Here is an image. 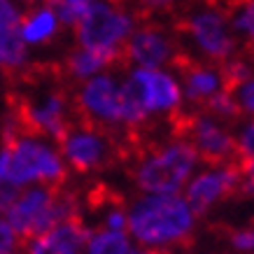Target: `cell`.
Instances as JSON below:
<instances>
[{
  "instance_id": "10",
  "label": "cell",
  "mask_w": 254,
  "mask_h": 254,
  "mask_svg": "<svg viewBox=\"0 0 254 254\" xmlns=\"http://www.w3.org/2000/svg\"><path fill=\"white\" fill-rule=\"evenodd\" d=\"M182 47L175 42L173 35L163 31L156 23H142L124 45V63H133V68L161 70L170 65L180 54Z\"/></svg>"
},
{
  "instance_id": "6",
  "label": "cell",
  "mask_w": 254,
  "mask_h": 254,
  "mask_svg": "<svg viewBox=\"0 0 254 254\" xmlns=\"http://www.w3.org/2000/svg\"><path fill=\"white\" fill-rule=\"evenodd\" d=\"M177 33H182L193 42L203 56V61L224 65L238 54V40L231 31V23L226 16V9L208 2L198 9H189L175 23Z\"/></svg>"
},
{
  "instance_id": "15",
  "label": "cell",
  "mask_w": 254,
  "mask_h": 254,
  "mask_svg": "<svg viewBox=\"0 0 254 254\" xmlns=\"http://www.w3.org/2000/svg\"><path fill=\"white\" fill-rule=\"evenodd\" d=\"M124 54H110V52H91V49H77L70 52L63 61V68H59L61 75L70 82H86V79L100 75L103 70L124 68Z\"/></svg>"
},
{
  "instance_id": "13",
  "label": "cell",
  "mask_w": 254,
  "mask_h": 254,
  "mask_svg": "<svg viewBox=\"0 0 254 254\" xmlns=\"http://www.w3.org/2000/svg\"><path fill=\"white\" fill-rule=\"evenodd\" d=\"M89 231L91 226H86L82 217H75L26 240L23 254H84Z\"/></svg>"
},
{
  "instance_id": "17",
  "label": "cell",
  "mask_w": 254,
  "mask_h": 254,
  "mask_svg": "<svg viewBox=\"0 0 254 254\" xmlns=\"http://www.w3.org/2000/svg\"><path fill=\"white\" fill-rule=\"evenodd\" d=\"M84 254H140V250L126 231H108L93 226L89 231Z\"/></svg>"
},
{
  "instance_id": "16",
  "label": "cell",
  "mask_w": 254,
  "mask_h": 254,
  "mask_svg": "<svg viewBox=\"0 0 254 254\" xmlns=\"http://www.w3.org/2000/svg\"><path fill=\"white\" fill-rule=\"evenodd\" d=\"M19 33H21L23 45H45L49 40L56 38L59 33V19L47 5L28 9L26 14H21V23H19Z\"/></svg>"
},
{
  "instance_id": "12",
  "label": "cell",
  "mask_w": 254,
  "mask_h": 254,
  "mask_svg": "<svg viewBox=\"0 0 254 254\" xmlns=\"http://www.w3.org/2000/svg\"><path fill=\"white\" fill-rule=\"evenodd\" d=\"M128 79L138 89L140 98H142L149 115L173 117L175 112L182 110V89H180V82L170 72L133 68Z\"/></svg>"
},
{
  "instance_id": "3",
  "label": "cell",
  "mask_w": 254,
  "mask_h": 254,
  "mask_svg": "<svg viewBox=\"0 0 254 254\" xmlns=\"http://www.w3.org/2000/svg\"><path fill=\"white\" fill-rule=\"evenodd\" d=\"M68 166L49 142L33 135H2L0 145V185L12 189L63 187Z\"/></svg>"
},
{
  "instance_id": "20",
  "label": "cell",
  "mask_w": 254,
  "mask_h": 254,
  "mask_svg": "<svg viewBox=\"0 0 254 254\" xmlns=\"http://www.w3.org/2000/svg\"><path fill=\"white\" fill-rule=\"evenodd\" d=\"M96 0H45L42 5L52 9L59 19V23H65L70 28H75L77 21L86 14V9L91 7Z\"/></svg>"
},
{
  "instance_id": "9",
  "label": "cell",
  "mask_w": 254,
  "mask_h": 254,
  "mask_svg": "<svg viewBox=\"0 0 254 254\" xmlns=\"http://www.w3.org/2000/svg\"><path fill=\"white\" fill-rule=\"evenodd\" d=\"M240 191V163H219L196 170L185 187V200L196 217L208 215L219 203Z\"/></svg>"
},
{
  "instance_id": "5",
  "label": "cell",
  "mask_w": 254,
  "mask_h": 254,
  "mask_svg": "<svg viewBox=\"0 0 254 254\" xmlns=\"http://www.w3.org/2000/svg\"><path fill=\"white\" fill-rule=\"evenodd\" d=\"M138 28V16L126 0H96L75 26L79 49L122 54Z\"/></svg>"
},
{
  "instance_id": "29",
  "label": "cell",
  "mask_w": 254,
  "mask_h": 254,
  "mask_svg": "<svg viewBox=\"0 0 254 254\" xmlns=\"http://www.w3.org/2000/svg\"><path fill=\"white\" fill-rule=\"evenodd\" d=\"M28 2H33V0H28Z\"/></svg>"
},
{
  "instance_id": "23",
  "label": "cell",
  "mask_w": 254,
  "mask_h": 254,
  "mask_svg": "<svg viewBox=\"0 0 254 254\" xmlns=\"http://www.w3.org/2000/svg\"><path fill=\"white\" fill-rule=\"evenodd\" d=\"M236 152H238V163L254 159V117H250L236 133Z\"/></svg>"
},
{
  "instance_id": "11",
  "label": "cell",
  "mask_w": 254,
  "mask_h": 254,
  "mask_svg": "<svg viewBox=\"0 0 254 254\" xmlns=\"http://www.w3.org/2000/svg\"><path fill=\"white\" fill-rule=\"evenodd\" d=\"M177 70V77H180V89L185 91V98L191 103L196 110L203 108V103L210 100L215 93L224 91V75H222V65L208 63L203 59L187 54L185 49H180V54L175 56V61L170 63Z\"/></svg>"
},
{
  "instance_id": "21",
  "label": "cell",
  "mask_w": 254,
  "mask_h": 254,
  "mask_svg": "<svg viewBox=\"0 0 254 254\" xmlns=\"http://www.w3.org/2000/svg\"><path fill=\"white\" fill-rule=\"evenodd\" d=\"M98 229H108V231H126V205L119 200H103L98 208Z\"/></svg>"
},
{
  "instance_id": "8",
  "label": "cell",
  "mask_w": 254,
  "mask_h": 254,
  "mask_svg": "<svg viewBox=\"0 0 254 254\" xmlns=\"http://www.w3.org/2000/svg\"><path fill=\"white\" fill-rule=\"evenodd\" d=\"M119 86H122V79L108 72H100L96 77L82 82L79 91L72 96L75 119L115 135L117 128H122Z\"/></svg>"
},
{
  "instance_id": "1",
  "label": "cell",
  "mask_w": 254,
  "mask_h": 254,
  "mask_svg": "<svg viewBox=\"0 0 254 254\" xmlns=\"http://www.w3.org/2000/svg\"><path fill=\"white\" fill-rule=\"evenodd\" d=\"M196 224L198 217L193 215L182 193H140L126 208V233L138 250L163 254L175 252L191 240Z\"/></svg>"
},
{
  "instance_id": "27",
  "label": "cell",
  "mask_w": 254,
  "mask_h": 254,
  "mask_svg": "<svg viewBox=\"0 0 254 254\" xmlns=\"http://www.w3.org/2000/svg\"><path fill=\"white\" fill-rule=\"evenodd\" d=\"M16 193H19V189H12V187L0 185V215H2V217L7 215V210L12 208Z\"/></svg>"
},
{
  "instance_id": "7",
  "label": "cell",
  "mask_w": 254,
  "mask_h": 254,
  "mask_svg": "<svg viewBox=\"0 0 254 254\" xmlns=\"http://www.w3.org/2000/svg\"><path fill=\"white\" fill-rule=\"evenodd\" d=\"M59 145V154L65 166L77 173H96L124 154V142H119L112 133H105L77 119Z\"/></svg>"
},
{
  "instance_id": "22",
  "label": "cell",
  "mask_w": 254,
  "mask_h": 254,
  "mask_svg": "<svg viewBox=\"0 0 254 254\" xmlns=\"http://www.w3.org/2000/svg\"><path fill=\"white\" fill-rule=\"evenodd\" d=\"M231 93H233V98H236V103H238L240 115L254 117V75H250L240 84L233 86Z\"/></svg>"
},
{
  "instance_id": "24",
  "label": "cell",
  "mask_w": 254,
  "mask_h": 254,
  "mask_svg": "<svg viewBox=\"0 0 254 254\" xmlns=\"http://www.w3.org/2000/svg\"><path fill=\"white\" fill-rule=\"evenodd\" d=\"M26 240L12 229V224L0 215V254H21Z\"/></svg>"
},
{
  "instance_id": "4",
  "label": "cell",
  "mask_w": 254,
  "mask_h": 254,
  "mask_svg": "<svg viewBox=\"0 0 254 254\" xmlns=\"http://www.w3.org/2000/svg\"><path fill=\"white\" fill-rule=\"evenodd\" d=\"M82 217V200L65 187H28L16 193L7 219L23 240H31L52 226Z\"/></svg>"
},
{
  "instance_id": "2",
  "label": "cell",
  "mask_w": 254,
  "mask_h": 254,
  "mask_svg": "<svg viewBox=\"0 0 254 254\" xmlns=\"http://www.w3.org/2000/svg\"><path fill=\"white\" fill-rule=\"evenodd\" d=\"M133 182L140 193L168 196L182 193L198 168V154L187 140L175 138L163 145H138L131 149Z\"/></svg>"
},
{
  "instance_id": "14",
  "label": "cell",
  "mask_w": 254,
  "mask_h": 254,
  "mask_svg": "<svg viewBox=\"0 0 254 254\" xmlns=\"http://www.w3.org/2000/svg\"><path fill=\"white\" fill-rule=\"evenodd\" d=\"M21 12L14 0H0V68L5 72H23L28 63V49L23 45Z\"/></svg>"
},
{
  "instance_id": "26",
  "label": "cell",
  "mask_w": 254,
  "mask_h": 254,
  "mask_svg": "<svg viewBox=\"0 0 254 254\" xmlns=\"http://www.w3.org/2000/svg\"><path fill=\"white\" fill-rule=\"evenodd\" d=\"M182 0H135V14L140 19H145V16L156 14V12H170Z\"/></svg>"
},
{
  "instance_id": "19",
  "label": "cell",
  "mask_w": 254,
  "mask_h": 254,
  "mask_svg": "<svg viewBox=\"0 0 254 254\" xmlns=\"http://www.w3.org/2000/svg\"><path fill=\"white\" fill-rule=\"evenodd\" d=\"M198 112L212 117V119H217V122H222V124L236 122V119L243 117L238 110V103H236V98H233V93L229 91V89H224V91L215 93L210 100H205Z\"/></svg>"
},
{
  "instance_id": "18",
  "label": "cell",
  "mask_w": 254,
  "mask_h": 254,
  "mask_svg": "<svg viewBox=\"0 0 254 254\" xmlns=\"http://www.w3.org/2000/svg\"><path fill=\"white\" fill-rule=\"evenodd\" d=\"M226 16L238 45L254 49V0H231Z\"/></svg>"
},
{
  "instance_id": "28",
  "label": "cell",
  "mask_w": 254,
  "mask_h": 254,
  "mask_svg": "<svg viewBox=\"0 0 254 254\" xmlns=\"http://www.w3.org/2000/svg\"><path fill=\"white\" fill-rule=\"evenodd\" d=\"M140 254H163V252H149V250H140Z\"/></svg>"
},
{
  "instance_id": "25",
  "label": "cell",
  "mask_w": 254,
  "mask_h": 254,
  "mask_svg": "<svg viewBox=\"0 0 254 254\" xmlns=\"http://www.w3.org/2000/svg\"><path fill=\"white\" fill-rule=\"evenodd\" d=\"M229 247L236 254H254V224L233 229L229 236Z\"/></svg>"
}]
</instances>
